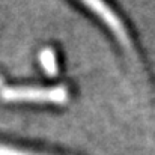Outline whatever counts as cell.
I'll use <instances>...</instances> for the list:
<instances>
[{"label": "cell", "instance_id": "obj_3", "mask_svg": "<svg viewBox=\"0 0 155 155\" xmlns=\"http://www.w3.org/2000/svg\"><path fill=\"white\" fill-rule=\"evenodd\" d=\"M41 63H42V68L45 69V72L48 75H56L57 74V63H56V56L53 53L51 48H44L41 51Z\"/></svg>", "mask_w": 155, "mask_h": 155}, {"label": "cell", "instance_id": "obj_4", "mask_svg": "<svg viewBox=\"0 0 155 155\" xmlns=\"http://www.w3.org/2000/svg\"><path fill=\"white\" fill-rule=\"evenodd\" d=\"M0 155H35V154L23 152V151L12 149V148H8V146H3V145H0Z\"/></svg>", "mask_w": 155, "mask_h": 155}, {"label": "cell", "instance_id": "obj_1", "mask_svg": "<svg viewBox=\"0 0 155 155\" xmlns=\"http://www.w3.org/2000/svg\"><path fill=\"white\" fill-rule=\"evenodd\" d=\"M6 101L20 103H51L63 104L68 101V94L63 87H12L2 92Z\"/></svg>", "mask_w": 155, "mask_h": 155}, {"label": "cell", "instance_id": "obj_2", "mask_svg": "<svg viewBox=\"0 0 155 155\" xmlns=\"http://www.w3.org/2000/svg\"><path fill=\"white\" fill-rule=\"evenodd\" d=\"M95 15H98L101 20L104 21V24L116 35V38L124 42V44H128V36H127V32H125V27L122 24V21L117 18V15L110 9V6L104 2V0H81Z\"/></svg>", "mask_w": 155, "mask_h": 155}]
</instances>
